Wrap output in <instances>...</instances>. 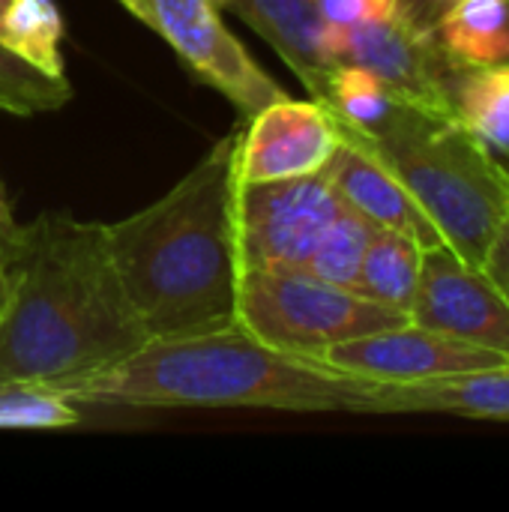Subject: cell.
<instances>
[{
  "label": "cell",
  "mask_w": 509,
  "mask_h": 512,
  "mask_svg": "<svg viewBox=\"0 0 509 512\" xmlns=\"http://www.w3.org/2000/svg\"><path fill=\"white\" fill-rule=\"evenodd\" d=\"M234 321L276 351L321 357L339 342L399 327L411 318L306 270H243Z\"/></svg>",
  "instance_id": "5"
},
{
  "label": "cell",
  "mask_w": 509,
  "mask_h": 512,
  "mask_svg": "<svg viewBox=\"0 0 509 512\" xmlns=\"http://www.w3.org/2000/svg\"><path fill=\"white\" fill-rule=\"evenodd\" d=\"M339 123L354 126L360 132H372L378 129L387 114L393 111V105L399 102L369 69L363 66H351V63H339L324 87V96L318 99Z\"/></svg>",
  "instance_id": "20"
},
{
  "label": "cell",
  "mask_w": 509,
  "mask_h": 512,
  "mask_svg": "<svg viewBox=\"0 0 509 512\" xmlns=\"http://www.w3.org/2000/svg\"><path fill=\"white\" fill-rule=\"evenodd\" d=\"M132 15L156 30L177 57L243 117L288 96L225 27L213 0H135Z\"/></svg>",
  "instance_id": "8"
},
{
  "label": "cell",
  "mask_w": 509,
  "mask_h": 512,
  "mask_svg": "<svg viewBox=\"0 0 509 512\" xmlns=\"http://www.w3.org/2000/svg\"><path fill=\"white\" fill-rule=\"evenodd\" d=\"M408 318L417 327L509 360V300L483 267L468 264L447 243L423 252Z\"/></svg>",
  "instance_id": "9"
},
{
  "label": "cell",
  "mask_w": 509,
  "mask_h": 512,
  "mask_svg": "<svg viewBox=\"0 0 509 512\" xmlns=\"http://www.w3.org/2000/svg\"><path fill=\"white\" fill-rule=\"evenodd\" d=\"M237 132L159 201L105 225V243L123 291L150 339L225 327L237 306L234 231Z\"/></svg>",
  "instance_id": "3"
},
{
  "label": "cell",
  "mask_w": 509,
  "mask_h": 512,
  "mask_svg": "<svg viewBox=\"0 0 509 512\" xmlns=\"http://www.w3.org/2000/svg\"><path fill=\"white\" fill-rule=\"evenodd\" d=\"M246 120V129H237L234 150L240 186L318 174L342 144L333 114L312 96H282Z\"/></svg>",
  "instance_id": "10"
},
{
  "label": "cell",
  "mask_w": 509,
  "mask_h": 512,
  "mask_svg": "<svg viewBox=\"0 0 509 512\" xmlns=\"http://www.w3.org/2000/svg\"><path fill=\"white\" fill-rule=\"evenodd\" d=\"M423 252L426 249L414 237L393 228H375L354 291L372 303L408 315L420 285Z\"/></svg>",
  "instance_id": "16"
},
{
  "label": "cell",
  "mask_w": 509,
  "mask_h": 512,
  "mask_svg": "<svg viewBox=\"0 0 509 512\" xmlns=\"http://www.w3.org/2000/svg\"><path fill=\"white\" fill-rule=\"evenodd\" d=\"M117 3H120V0H117Z\"/></svg>",
  "instance_id": "31"
},
{
  "label": "cell",
  "mask_w": 509,
  "mask_h": 512,
  "mask_svg": "<svg viewBox=\"0 0 509 512\" xmlns=\"http://www.w3.org/2000/svg\"><path fill=\"white\" fill-rule=\"evenodd\" d=\"M507 3H509V0H507Z\"/></svg>",
  "instance_id": "32"
},
{
  "label": "cell",
  "mask_w": 509,
  "mask_h": 512,
  "mask_svg": "<svg viewBox=\"0 0 509 512\" xmlns=\"http://www.w3.org/2000/svg\"><path fill=\"white\" fill-rule=\"evenodd\" d=\"M0 39L36 69L66 75L60 54L63 15L54 0H12L3 15Z\"/></svg>",
  "instance_id": "18"
},
{
  "label": "cell",
  "mask_w": 509,
  "mask_h": 512,
  "mask_svg": "<svg viewBox=\"0 0 509 512\" xmlns=\"http://www.w3.org/2000/svg\"><path fill=\"white\" fill-rule=\"evenodd\" d=\"M324 57L339 66L369 69L399 102L438 114L453 111V84L459 69L441 51L435 33L420 27L402 9L354 27H324Z\"/></svg>",
  "instance_id": "7"
},
{
  "label": "cell",
  "mask_w": 509,
  "mask_h": 512,
  "mask_svg": "<svg viewBox=\"0 0 509 512\" xmlns=\"http://www.w3.org/2000/svg\"><path fill=\"white\" fill-rule=\"evenodd\" d=\"M6 294H9V279H6V273H3V267H0V309H3V303H6Z\"/></svg>",
  "instance_id": "27"
},
{
  "label": "cell",
  "mask_w": 509,
  "mask_h": 512,
  "mask_svg": "<svg viewBox=\"0 0 509 512\" xmlns=\"http://www.w3.org/2000/svg\"><path fill=\"white\" fill-rule=\"evenodd\" d=\"M453 111L498 159L509 162V63L459 69Z\"/></svg>",
  "instance_id": "17"
},
{
  "label": "cell",
  "mask_w": 509,
  "mask_h": 512,
  "mask_svg": "<svg viewBox=\"0 0 509 512\" xmlns=\"http://www.w3.org/2000/svg\"><path fill=\"white\" fill-rule=\"evenodd\" d=\"M9 3H12V0H0V27H3V15H6V9H9Z\"/></svg>",
  "instance_id": "28"
},
{
  "label": "cell",
  "mask_w": 509,
  "mask_h": 512,
  "mask_svg": "<svg viewBox=\"0 0 509 512\" xmlns=\"http://www.w3.org/2000/svg\"><path fill=\"white\" fill-rule=\"evenodd\" d=\"M336 120V117H333ZM342 144L333 153L324 174L336 186L339 198L363 213L378 228H393L414 237L423 249L441 246V234L426 216V210L414 201V195L402 186V180L369 150V144L351 132L348 126L336 123Z\"/></svg>",
  "instance_id": "12"
},
{
  "label": "cell",
  "mask_w": 509,
  "mask_h": 512,
  "mask_svg": "<svg viewBox=\"0 0 509 512\" xmlns=\"http://www.w3.org/2000/svg\"><path fill=\"white\" fill-rule=\"evenodd\" d=\"M480 267L489 273V279L501 288V294L509 300V210L507 216L501 219V225H498Z\"/></svg>",
  "instance_id": "24"
},
{
  "label": "cell",
  "mask_w": 509,
  "mask_h": 512,
  "mask_svg": "<svg viewBox=\"0 0 509 512\" xmlns=\"http://www.w3.org/2000/svg\"><path fill=\"white\" fill-rule=\"evenodd\" d=\"M48 384L87 405L381 414L387 381L342 372L321 357L276 351L231 321L201 333L150 339L108 369Z\"/></svg>",
  "instance_id": "2"
},
{
  "label": "cell",
  "mask_w": 509,
  "mask_h": 512,
  "mask_svg": "<svg viewBox=\"0 0 509 512\" xmlns=\"http://www.w3.org/2000/svg\"><path fill=\"white\" fill-rule=\"evenodd\" d=\"M0 381H57L108 369L150 342L114 270L105 225L42 213L0 261Z\"/></svg>",
  "instance_id": "1"
},
{
  "label": "cell",
  "mask_w": 509,
  "mask_h": 512,
  "mask_svg": "<svg viewBox=\"0 0 509 512\" xmlns=\"http://www.w3.org/2000/svg\"><path fill=\"white\" fill-rule=\"evenodd\" d=\"M321 360L342 372L372 378V381H390V384L429 381L441 375H459V372L509 363L492 351L432 333L411 321L339 342L327 348Z\"/></svg>",
  "instance_id": "11"
},
{
  "label": "cell",
  "mask_w": 509,
  "mask_h": 512,
  "mask_svg": "<svg viewBox=\"0 0 509 512\" xmlns=\"http://www.w3.org/2000/svg\"><path fill=\"white\" fill-rule=\"evenodd\" d=\"M375 228H378L375 222H369L363 213H357L354 207L345 204L339 210V216L330 222V228L321 234V240L312 249L303 270L324 279V282H333V285L354 291Z\"/></svg>",
  "instance_id": "19"
},
{
  "label": "cell",
  "mask_w": 509,
  "mask_h": 512,
  "mask_svg": "<svg viewBox=\"0 0 509 512\" xmlns=\"http://www.w3.org/2000/svg\"><path fill=\"white\" fill-rule=\"evenodd\" d=\"M213 3H216V6H222V3H225V6H228L231 0H213Z\"/></svg>",
  "instance_id": "30"
},
{
  "label": "cell",
  "mask_w": 509,
  "mask_h": 512,
  "mask_svg": "<svg viewBox=\"0 0 509 512\" xmlns=\"http://www.w3.org/2000/svg\"><path fill=\"white\" fill-rule=\"evenodd\" d=\"M447 3H450V0H399L402 12H405L408 18H414L420 27H429V30H432V24L438 21V15L447 9Z\"/></svg>",
  "instance_id": "25"
},
{
  "label": "cell",
  "mask_w": 509,
  "mask_h": 512,
  "mask_svg": "<svg viewBox=\"0 0 509 512\" xmlns=\"http://www.w3.org/2000/svg\"><path fill=\"white\" fill-rule=\"evenodd\" d=\"M507 165H509V162H507Z\"/></svg>",
  "instance_id": "33"
},
{
  "label": "cell",
  "mask_w": 509,
  "mask_h": 512,
  "mask_svg": "<svg viewBox=\"0 0 509 512\" xmlns=\"http://www.w3.org/2000/svg\"><path fill=\"white\" fill-rule=\"evenodd\" d=\"M345 201L324 171L273 183H237L234 231L243 270H303Z\"/></svg>",
  "instance_id": "6"
},
{
  "label": "cell",
  "mask_w": 509,
  "mask_h": 512,
  "mask_svg": "<svg viewBox=\"0 0 509 512\" xmlns=\"http://www.w3.org/2000/svg\"><path fill=\"white\" fill-rule=\"evenodd\" d=\"M78 423V402L48 381H0V429H69Z\"/></svg>",
  "instance_id": "21"
},
{
  "label": "cell",
  "mask_w": 509,
  "mask_h": 512,
  "mask_svg": "<svg viewBox=\"0 0 509 512\" xmlns=\"http://www.w3.org/2000/svg\"><path fill=\"white\" fill-rule=\"evenodd\" d=\"M72 99V84L66 75H48L15 54L0 39V111L30 117L57 111Z\"/></svg>",
  "instance_id": "22"
},
{
  "label": "cell",
  "mask_w": 509,
  "mask_h": 512,
  "mask_svg": "<svg viewBox=\"0 0 509 512\" xmlns=\"http://www.w3.org/2000/svg\"><path fill=\"white\" fill-rule=\"evenodd\" d=\"M228 6L243 24L273 45L312 99L324 96L327 78L336 66L324 57L321 42L327 21L315 0H231Z\"/></svg>",
  "instance_id": "13"
},
{
  "label": "cell",
  "mask_w": 509,
  "mask_h": 512,
  "mask_svg": "<svg viewBox=\"0 0 509 512\" xmlns=\"http://www.w3.org/2000/svg\"><path fill=\"white\" fill-rule=\"evenodd\" d=\"M15 228H18V222L9 216V210H6V204H3V195H0V261H3V255H6V246H9Z\"/></svg>",
  "instance_id": "26"
},
{
  "label": "cell",
  "mask_w": 509,
  "mask_h": 512,
  "mask_svg": "<svg viewBox=\"0 0 509 512\" xmlns=\"http://www.w3.org/2000/svg\"><path fill=\"white\" fill-rule=\"evenodd\" d=\"M381 414H447L509 423V363L411 384L387 381Z\"/></svg>",
  "instance_id": "14"
},
{
  "label": "cell",
  "mask_w": 509,
  "mask_h": 512,
  "mask_svg": "<svg viewBox=\"0 0 509 512\" xmlns=\"http://www.w3.org/2000/svg\"><path fill=\"white\" fill-rule=\"evenodd\" d=\"M348 129L402 180L438 228L441 240L459 258L480 267L509 210L507 162L456 114H438L405 102H396L387 120L372 132Z\"/></svg>",
  "instance_id": "4"
},
{
  "label": "cell",
  "mask_w": 509,
  "mask_h": 512,
  "mask_svg": "<svg viewBox=\"0 0 509 512\" xmlns=\"http://www.w3.org/2000/svg\"><path fill=\"white\" fill-rule=\"evenodd\" d=\"M318 12L327 24H339V27H354V24H366L375 18H387L393 12H399V0H315Z\"/></svg>",
  "instance_id": "23"
},
{
  "label": "cell",
  "mask_w": 509,
  "mask_h": 512,
  "mask_svg": "<svg viewBox=\"0 0 509 512\" xmlns=\"http://www.w3.org/2000/svg\"><path fill=\"white\" fill-rule=\"evenodd\" d=\"M432 33L456 69L509 63L507 0H450Z\"/></svg>",
  "instance_id": "15"
},
{
  "label": "cell",
  "mask_w": 509,
  "mask_h": 512,
  "mask_svg": "<svg viewBox=\"0 0 509 512\" xmlns=\"http://www.w3.org/2000/svg\"><path fill=\"white\" fill-rule=\"evenodd\" d=\"M120 6H123L126 12H132V6H135V0H120Z\"/></svg>",
  "instance_id": "29"
}]
</instances>
